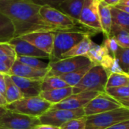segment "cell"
I'll use <instances>...</instances> for the list:
<instances>
[{
    "label": "cell",
    "instance_id": "cell-36",
    "mask_svg": "<svg viewBox=\"0 0 129 129\" xmlns=\"http://www.w3.org/2000/svg\"><path fill=\"white\" fill-rule=\"evenodd\" d=\"M0 93L5 96L6 79H5V74H3V73H0Z\"/></svg>",
    "mask_w": 129,
    "mask_h": 129
},
{
    "label": "cell",
    "instance_id": "cell-46",
    "mask_svg": "<svg viewBox=\"0 0 129 129\" xmlns=\"http://www.w3.org/2000/svg\"><path fill=\"white\" fill-rule=\"evenodd\" d=\"M0 1H2V0H0Z\"/></svg>",
    "mask_w": 129,
    "mask_h": 129
},
{
    "label": "cell",
    "instance_id": "cell-11",
    "mask_svg": "<svg viewBox=\"0 0 129 129\" xmlns=\"http://www.w3.org/2000/svg\"><path fill=\"white\" fill-rule=\"evenodd\" d=\"M98 3L96 0H85L79 23L96 33H103L99 18Z\"/></svg>",
    "mask_w": 129,
    "mask_h": 129
},
{
    "label": "cell",
    "instance_id": "cell-29",
    "mask_svg": "<svg viewBox=\"0 0 129 129\" xmlns=\"http://www.w3.org/2000/svg\"><path fill=\"white\" fill-rule=\"evenodd\" d=\"M17 61L21 63L26 64L31 68L39 69V70H46L49 71V63H46L41 61L40 58L35 57H27V56H19L17 57Z\"/></svg>",
    "mask_w": 129,
    "mask_h": 129
},
{
    "label": "cell",
    "instance_id": "cell-27",
    "mask_svg": "<svg viewBox=\"0 0 129 129\" xmlns=\"http://www.w3.org/2000/svg\"><path fill=\"white\" fill-rule=\"evenodd\" d=\"M69 87L60 76H49L46 75L42 81V91H47L55 89L64 88Z\"/></svg>",
    "mask_w": 129,
    "mask_h": 129
},
{
    "label": "cell",
    "instance_id": "cell-9",
    "mask_svg": "<svg viewBox=\"0 0 129 129\" xmlns=\"http://www.w3.org/2000/svg\"><path fill=\"white\" fill-rule=\"evenodd\" d=\"M40 124L37 117L28 116L11 111L0 118V129H34Z\"/></svg>",
    "mask_w": 129,
    "mask_h": 129
},
{
    "label": "cell",
    "instance_id": "cell-5",
    "mask_svg": "<svg viewBox=\"0 0 129 129\" xmlns=\"http://www.w3.org/2000/svg\"><path fill=\"white\" fill-rule=\"evenodd\" d=\"M109 73L100 66H93L81 81L73 88V94L85 91L104 93Z\"/></svg>",
    "mask_w": 129,
    "mask_h": 129
},
{
    "label": "cell",
    "instance_id": "cell-44",
    "mask_svg": "<svg viewBox=\"0 0 129 129\" xmlns=\"http://www.w3.org/2000/svg\"><path fill=\"white\" fill-rule=\"evenodd\" d=\"M96 2H98V3H100V2H101V1H103V0H96Z\"/></svg>",
    "mask_w": 129,
    "mask_h": 129
},
{
    "label": "cell",
    "instance_id": "cell-13",
    "mask_svg": "<svg viewBox=\"0 0 129 129\" xmlns=\"http://www.w3.org/2000/svg\"><path fill=\"white\" fill-rule=\"evenodd\" d=\"M55 34V32L52 31H39L22 35L18 37L26 40L38 49L49 55L52 50Z\"/></svg>",
    "mask_w": 129,
    "mask_h": 129
},
{
    "label": "cell",
    "instance_id": "cell-47",
    "mask_svg": "<svg viewBox=\"0 0 129 129\" xmlns=\"http://www.w3.org/2000/svg\"><path fill=\"white\" fill-rule=\"evenodd\" d=\"M127 74H129V72H128V73H127Z\"/></svg>",
    "mask_w": 129,
    "mask_h": 129
},
{
    "label": "cell",
    "instance_id": "cell-43",
    "mask_svg": "<svg viewBox=\"0 0 129 129\" xmlns=\"http://www.w3.org/2000/svg\"><path fill=\"white\" fill-rule=\"evenodd\" d=\"M118 4L123 5V6H129V0H120V2H119Z\"/></svg>",
    "mask_w": 129,
    "mask_h": 129
},
{
    "label": "cell",
    "instance_id": "cell-6",
    "mask_svg": "<svg viewBox=\"0 0 129 129\" xmlns=\"http://www.w3.org/2000/svg\"><path fill=\"white\" fill-rule=\"evenodd\" d=\"M52 104L39 96L22 98L7 104L6 108L11 112L39 118L49 110Z\"/></svg>",
    "mask_w": 129,
    "mask_h": 129
},
{
    "label": "cell",
    "instance_id": "cell-12",
    "mask_svg": "<svg viewBox=\"0 0 129 129\" xmlns=\"http://www.w3.org/2000/svg\"><path fill=\"white\" fill-rule=\"evenodd\" d=\"M100 93L96 91H85L72 94L61 102L52 105V109H67L75 110L84 108L92 99Z\"/></svg>",
    "mask_w": 129,
    "mask_h": 129
},
{
    "label": "cell",
    "instance_id": "cell-25",
    "mask_svg": "<svg viewBox=\"0 0 129 129\" xmlns=\"http://www.w3.org/2000/svg\"><path fill=\"white\" fill-rule=\"evenodd\" d=\"M16 59V52L11 44L9 43H0V61L12 66Z\"/></svg>",
    "mask_w": 129,
    "mask_h": 129
},
{
    "label": "cell",
    "instance_id": "cell-40",
    "mask_svg": "<svg viewBox=\"0 0 129 129\" xmlns=\"http://www.w3.org/2000/svg\"><path fill=\"white\" fill-rule=\"evenodd\" d=\"M8 103L6 101V97L0 93V106H3V107H6L7 106Z\"/></svg>",
    "mask_w": 129,
    "mask_h": 129
},
{
    "label": "cell",
    "instance_id": "cell-20",
    "mask_svg": "<svg viewBox=\"0 0 129 129\" xmlns=\"http://www.w3.org/2000/svg\"><path fill=\"white\" fill-rule=\"evenodd\" d=\"M15 30L11 19L0 12V43H9L15 37Z\"/></svg>",
    "mask_w": 129,
    "mask_h": 129
},
{
    "label": "cell",
    "instance_id": "cell-4",
    "mask_svg": "<svg viewBox=\"0 0 129 129\" xmlns=\"http://www.w3.org/2000/svg\"><path fill=\"white\" fill-rule=\"evenodd\" d=\"M127 120H129V108L122 106L103 113L86 116L85 129H106Z\"/></svg>",
    "mask_w": 129,
    "mask_h": 129
},
{
    "label": "cell",
    "instance_id": "cell-17",
    "mask_svg": "<svg viewBox=\"0 0 129 129\" xmlns=\"http://www.w3.org/2000/svg\"><path fill=\"white\" fill-rule=\"evenodd\" d=\"M84 1L85 0H66L58 5L56 9L79 22Z\"/></svg>",
    "mask_w": 129,
    "mask_h": 129
},
{
    "label": "cell",
    "instance_id": "cell-33",
    "mask_svg": "<svg viewBox=\"0 0 129 129\" xmlns=\"http://www.w3.org/2000/svg\"><path fill=\"white\" fill-rule=\"evenodd\" d=\"M103 45L106 48V49L108 50L109 54L113 58H115L116 55L118 53V51L120 46L117 44V43L115 42L114 38L112 37H105V39H104V40L103 42Z\"/></svg>",
    "mask_w": 129,
    "mask_h": 129
},
{
    "label": "cell",
    "instance_id": "cell-38",
    "mask_svg": "<svg viewBox=\"0 0 129 129\" xmlns=\"http://www.w3.org/2000/svg\"><path fill=\"white\" fill-rule=\"evenodd\" d=\"M114 7H115L116 9H119V10H121V11H123V12H124L129 14V6L118 4V5H116V6H114Z\"/></svg>",
    "mask_w": 129,
    "mask_h": 129
},
{
    "label": "cell",
    "instance_id": "cell-16",
    "mask_svg": "<svg viewBox=\"0 0 129 129\" xmlns=\"http://www.w3.org/2000/svg\"><path fill=\"white\" fill-rule=\"evenodd\" d=\"M47 73L48 71L39 70L31 68L16 60L11 68L9 75L17 76L24 78H29V79L42 80L47 75Z\"/></svg>",
    "mask_w": 129,
    "mask_h": 129
},
{
    "label": "cell",
    "instance_id": "cell-19",
    "mask_svg": "<svg viewBox=\"0 0 129 129\" xmlns=\"http://www.w3.org/2000/svg\"><path fill=\"white\" fill-rule=\"evenodd\" d=\"M99 18L102 27L103 34L105 37L110 36L111 27H112V15L110 12V6L103 1L98 3Z\"/></svg>",
    "mask_w": 129,
    "mask_h": 129
},
{
    "label": "cell",
    "instance_id": "cell-32",
    "mask_svg": "<svg viewBox=\"0 0 129 129\" xmlns=\"http://www.w3.org/2000/svg\"><path fill=\"white\" fill-rule=\"evenodd\" d=\"M86 116L72 119L64 123L60 127V129H85Z\"/></svg>",
    "mask_w": 129,
    "mask_h": 129
},
{
    "label": "cell",
    "instance_id": "cell-24",
    "mask_svg": "<svg viewBox=\"0 0 129 129\" xmlns=\"http://www.w3.org/2000/svg\"><path fill=\"white\" fill-rule=\"evenodd\" d=\"M93 66V64H91L88 66L81 68V69H78V70L72 72L71 73L61 75L60 78L68 84L69 87H74L81 81V79L84 78V76L87 74V72L91 69V67Z\"/></svg>",
    "mask_w": 129,
    "mask_h": 129
},
{
    "label": "cell",
    "instance_id": "cell-23",
    "mask_svg": "<svg viewBox=\"0 0 129 129\" xmlns=\"http://www.w3.org/2000/svg\"><path fill=\"white\" fill-rule=\"evenodd\" d=\"M5 79H6L5 97L6 99L8 104L22 99L23 96L19 88L12 81L11 76L9 75H5Z\"/></svg>",
    "mask_w": 129,
    "mask_h": 129
},
{
    "label": "cell",
    "instance_id": "cell-18",
    "mask_svg": "<svg viewBox=\"0 0 129 129\" xmlns=\"http://www.w3.org/2000/svg\"><path fill=\"white\" fill-rule=\"evenodd\" d=\"M73 94V88L67 87L47 91H42L40 96L52 105L57 104Z\"/></svg>",
    "mask_w": 129,
    "mask_h": 129
},
{
    "label": "cell",
    "instance_id": "cell-34",
    "mask_svg": "<svg viewBox=\"0 0 129 129\" xmlns=\"http://www.w3.org/2000/svg\"><path fill=\"white\" fill-rule=\"evenodd\" d=\"M30 1L40 6H48L56 9L58 5L66 0H30Z\"/></svg>",
    "mask_w": 129,
    "mask_h": 129
},
{
    "label": "cell",
    "instance_id": "cell-48",
    "mask_svg": "<svg viewBox=\"0 0 129 129\" xmlns=\"http://www.w3.org/2000/svg\"><path fill=\"white\" fill-rule=\"evenodd\" d=\"M127 75H129V74H127Z\"/></svg>",
    "mask_w": 129,
    "mask_h": 129
},
{
    "label": "cell",
    "instance_id": "cell-7",
    "mask_svg": "<svg viewBox=\"0 0 129 129\" xmlns=\"http://www.w3.org/2000/svg\"><path fill=\"white\" fill-rule=\"evenodd\" d=\"M92 63L86 56L72 57L60 59L57 61L49 62V76H61L71 73L81 68L88 66Z\"/></svg>",
    "mask_w": 129,
    "mask_h": 129
},
{
    "label": "cell",
    "instance_id": "cell-26",
    "mask_svg": "<svg viewBox=\"0 0 129 129\" xmlns=\"http://www.w3.org/2000/svg\"><path fill=\"white\" fill-rule=\"evenodd\" d=\"M129 81V75L124 72H114L109 75L106 89L127 86Z\"/></svg>",
    "mask_w": 129,
    "mask_h": 129
},
{
    "label": "cell",
    "instance_id": "cell-22",
    "mask_svg": "<svg viewBox=\"0 0 129 129\" xmlns=\"http://www.w3.org/2000/svg\"><path fill=\"white\" fill-rule=\"evenodd\" d=\"M112 15V27L129 31V14L116 9L114 6H110Z\"/></svg>",
    "mask_w": 129,
    "mask_h": 129
},
{
    "label": "cell",
    "instance_id": "cell-14",
    "mask_svg": "<svg viewBox=\"0 0 129 129\" xmlns=\"http://www.w3.org/2000/svg\"><path fill=\"white\" fill-rule=\"evenodd\" d=\"M17 55L19 56H27V57H35L37 58H49V55L44 52L38 49L34 46L22 40L21 37H14L9 42Z\"/></svg>",
    "mask_w": 129,
    "mask_h": 129
},
{
    "label": "cell",
    "instance_id": "cell-2",
    "mask_svg": "<svg viewBox=\"0 0 129 129\" xmlns=\"http://www.w3.org/2000/svg\"><path fill=\"white\" fill-rule=\"evenodd\" d=\"M40 15L48 24L52 26L58 31H80L88 34L91 36L96 34V32L85 27L78 21L62 13L58 9L51 6H41Z\"/></svg>",
    "mask_w": 129,
    "mask_h": 129
},
{
    "label": "cell",
    "instance_id": "cell-41",
    "mask_svg": "<svg viewBox=\"0 0 129 129\" xmlns=\"http://www.w3.org/2000/svg\"><path fill=\"white\" fill-rule=\"evenodd\" d=\"M121 105L124 107H127V108H129V97L128 98H126V99H124V100H118Z\"/></svg>",
    "mask_w": 129,
    "mask_h": 129
},
{
    "label": "cell",
    "instance_id": "cell-3",
    "mask_svg": "<svg viewBox=\"0 0 129 129\" xmlns=\"http://www.w3.org/2000/svg\"><path fill=\"white\" fill-rule=\"evenodd\" d=\"M86 35L90 34L73 30L55 32L52 50L49 55V62H54L60 60L62 55L78 44Z\"/></svg>",
    "mask_w": 129,
    "mask_h": 129
},
{
    "label": "cell",
    "instance_id": "cell-1",
    "mask_svg": "<svg viewBox=\"0 0 129 129\" xmlns=\"http://www.w3.org/2000/svg\"><path fill=\"white\" fill-rule=\"evenodd\" d=\"M40 8V6L30 0L0 1V12L8 16L12 21L15 30V37L39 31H58L41 18Z\"/></svg>",
    "mask_w": 129,
    "mask_h": 129
},
{
    "label": "cell",
    "instance_id": "cell-8",
    "mask_svg": "<svg viewBox=\"0 0 129 129\" xmlns=\"http://www.w3.org/2000/svg\"><path fill=\"white\" fill-rule=\"evenodd\" d=\"M84 116H85L84 108L75 110L49 109L38 118L42 124H49L60 127L62 124L72 119Z\"/></svg>",
    "mask_w": 129,
    "mask_h": 129
},
{
    "label": "cell",
    "instance_id": "cell-30",
    "mask_svg": "<svg viewBox=\"0 0 129 129\" xmlns=\"http://www.w3.org/2000/svg\"><path fill=\"white\" fill-rule=\"evenodd\" d=\"M115 58L121 70L127 74L129 72V49L120 47Z\"/></svg>",
    "mask_w": 129,
    "mask_h": 129
},
{
    "label": "cell",
    "instance_id": "cell-42",
    "mask_svg": "<svg viewBox=\"0 0 129 129\" xmlns=\"http://www.w3.org/2000/svg\"><path fill=\"white\" fill-rule=\"evenodd\" d=\"M7 111H8V109L6 107L0 106V118H1L7 112Z\"/></svg>",
    "mask_w": 129,
    "mask_h": 129
},
{
    "label": "cell",
    "instance_id": "cell-31",
    "mask_svg": "<svg viewBox=\"0 0 129 129\" xmlns=\"http://www.w3.org/2000/svg\"><path fill=\"white\" fill-rule=\"evenodd\" d=\"M105 93L115 100H120L129 97V87L127 86L105 89Z\"/></svg>",
    "mask_w": 129,
    "mask_h": 129
},
{
    "label": "cell",
    "instance_id": "cell-21",
    "mask_svg": "<svg viewBox=\"0 0 129 129\" xmlns=\"http://www.w3.org/2000/svg\"><path fill=\"white\" fill-rule=\"evenodd\" d=\"M90 37V35H86L84 39L81 40L78 44L72 47L69 51L62 55L61 59L78 56H86L93 43V40H91Z\"/></svg>",
    "mask_w": 129,
    "mask_h": 129
},
{
    "label": "cell",
    "instance_id": "cell-35",
    "mask_svg": "<svg viewBox=\"0 0 129 129\" xmlns=\"http://www.w3.org/2000/svg\"><path fill=\"white\" fill-rule=\"evenodd\" d=\"M106 129H129V120L115 124Z\"/></svg>",
    "mask_w": 129,
    "mask_h": 129
},
{
    "label": "cell",
    "instance_id": "cell-15",
    "mask_svg": "<svg viewBox=\"0 0 129 129\" xmlns=\"http://www.w3.org/2000/svg\"><path fill=\"white\" fill-rule=\"evenodd\" d=\"M14 83L19 88L23 98L39 96L42 92V80L24 78L10 75Z\"/></svg>",
    "mask_w": 129,
    "mask_h": 129
},
{
    "label": "cell",
    "instance_id": "cell-10",
    "mask_svg": "<svg viewBox=\"0 0 129 129\" xmlns=\"http://www.w3.org/2000/svg\"><path fill=\"white\" fill-rule=\"evenodd\" d=\"M122 107L121 103L105 93H100L92 99L84 107L85 116L96 115Z\"/></svg>",
    "mask_w": 129,
    "mask_h": 129
},
{
    "label": "cell",
    "instance_id": "cell-28",
    "mask_svg": "<svg viewBox=\"0 0 129 129\" xmlns=\"http://www.w3.org/2000/svg\"><path fill=\"white\" fill-rule=\"evenodd\" d=\"M109 37H113L120 47L129 49V31L117 27H111Z\"/></svg>",
    "mask_w": 129,
    "mask_h": 129
},
{
    "label": "cell",
    "instance_id": "cell-45",
    "mask_svg": "<svg viewBox=\"0 0 129 129\" xmlns=\"http://www.w3.org/2000/svg\"><path fill=\"white\" fill-rule=\"evenodd\" d=\"M127 87H129V81H128V83H127Z\"/></svg>",
    "mask_w": 129,
    "mask_h": 129
},
{
    "label": "cell",
    "instance_id": "cell-39",
    "mask_svg": "<svg viewBox=\"0 0 129 129\" xmlns=\"http://www.w3.org/2000/svg\"><path fill=\"white\" fill-rule=\"evenodd\" d=\"M104 3H106L109 6H115L120 2V0H103Z\"/></svg>",
    "mask_w": 129,
    "mask_h": 129
},
{
    "label": "cell",
    "instance_id": "cell-37",
    "mask_svg": "<svg viewBox=\"0 0 129 129\" xmlns=\"http://www.w3.org/2000/svg\"><path fill=\"white\" fill-rule=\"evenodd\" d=\"M34 129H60V127L52 126V125H49V124H40L37 125Z\"/></svg>",
    "mask_w": 129,
    "mask_h": 129
}]
</instances>
